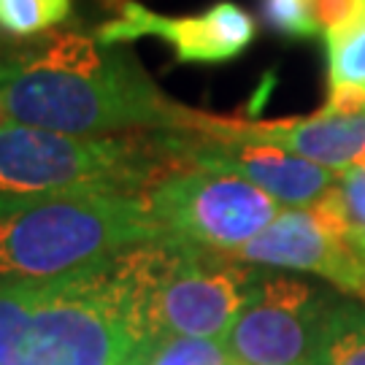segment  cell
Instances as JSON below:
<instances>
[{"label":"cell","instance_id":"obj_4","mask_svg":"<svg viewBox=\"0 0 365 365\" xmlns=\"http://www.w3.org/2000/svg\"><path fill=\"white\" fill-rule=\"evenodd\" d=\"M168 238L138 195H0V284L49 282Z\"/></svg>","mask_w":365,"mask_h":365},{"label":"cell","instance_id":"obj_14","mask_svg":"<svg viewBox=\"0 0 365 365\" xmlns=\"http://www.w3.org/2000/svg\"><path fill=\"white\" fill-rule=\"evenodd\" d=\"M314 365H365V306L339 303L333 309Z\"/></svg>","mask_w":365,"mask_h":365},{"label":"cell","instance_id":"obj_5","mask_svg":"<svg viewBox=\"0 0 365 365\" xmlns=\"http://www.w3.org/2000/svg\"><path fill=\"white\" fill-rule=\"evenodd\" d=\"M168 238L233 255L279 217V203L252 182L225 170H176L144 195Z\"/></svg>","mask_w":365,"mask_h":365},{"label":"cell","instance_id":"obj_10","mask_svg":"<svg viewBox=\"0 0 365 365\" xmlns=\"http://www.w3.org/2000/svg\"><path fill=\"white\" fill-rule=\"evenodd\" d=\"M195 135L211 141L276 146L336 173L365 165V117H325L319 111L306 119L244 122L203 111Z\"/></svg>","mask_w":365,"mask_h":365},{"label":"cell","instance_id":"obj_9","mask_svg":"<svg viewBox=\"0 0 365 365\" xmlns=\"http://www.w3.org/2000/svg\"><path fill=\"white\" fill-rule=\"evenodd\" d=\"M106 46H128L155 36L165 41L176 63L222 66L247 52L257 38L255 16L233 0H220L200 14L168 16L146 9L138 0H117V14L92 33Z\"/></svg>","mask_w":365,"mask_h":365},{"label":"cell","instance_id":"obj_19","mask_svg":"<svg viewBox=\"0 0 365 365\" xmlns=\"http://www.w3.org/2000/svg\"><path fill=\"white\" fill-rule=\"evenodd\" d=\"M3 122H9V119H6V114H3V108H0V125H3Z\"/></svg>","mask_w":365,"mask_h":365},{"label":"cell","instance_id":"obj_15","mask_svg":"<svg viewBox=\"0 0 365 365\" xmlns=\"http://www.w3.org/2000/svg\"><path fill=\"white\" fill-rule=\"evenodd\" d=\"M230 354L222 341L163 336L149 349L141 365H230Z\"/></svg>","mask_w":365,"mask_h":365},{"label":"cell","instance_id":"obj_16","mask_svg":"<svg viewBox=\"0 0 365 365\" xmlns=\"http://www.w3.org/2000/svg\"><path fill=\"white\" fill-rule=\"evenodd\" d=\"M262 22L274 33L292 41H306L322 36L312 16L309 0H260Z\"/></svg>","mask_w":365,"mask_h":365},{"label":"cell","instance_id":"obj_2","mask_svg":"<svg viewBox=\"0 0 365 365\" xmlns=\"http://www.w3.org/2000/svg\"><path fill=\"white\" fill-rule=\"evenodd\" d=\"M0 108L16 125L76 135H195L203 114L160 90L130 46L71 30L0 43Z\"/></svg>","mask_w":365,"mask_h":365},{"label":"cell","instance_id":"obj_3","mask_svg":"<svg viewBox=\"0 0 365 365\" xmlns=\"http://www.w3.org/2000/svg\"><path fill=\"white\" fill-rule=\"evenodd\" d=\"M190 168L179 133L76 135L3 122L0 195H138Z\"/></svg>","mask_w":365,"mask_h":365},{"label":"cell","instance_id":"obj_12","mask_svg":"<svg viewBox=\"0 0 365 365\" xmlns=\"http://www.w3.org/2000/svg\"><path fill=\"white\" fill-rule=\"evenodd\" d=\"M330 90L352 87L365 92V6L349 25L325 33Z\"/></svg>","mask_w":365,"mask_h":365},{"label":"cell","instance_id":"obj_17","mask_svg":"<svg viewBox=\"0 0 365 365\" xmlns=\"http://www.w3.org/2000/svg\"><path fill=\"white\" fill-rule=\"evenodd\" d=\"M336 192L352 238L365 249V165L341 170L336 179Z\"/></svg>","mask_w":365,"mask_h":365},{"label":"cell","instance_id":"obj_18","mask_svg":"<svg viewBox=\"0 0 365 365\" xmlns=\"http://www.w3.org/2000/svg\"><path fill=\"white\" fill-rule=\"evenodd\" d=\"M309 6H312V16L319 33L325 36V33L349 25L354 16L363 11L365 0H309Z\"/></svg>","mask_w":365,"mask_h":365},{"label":"cell","instance_id":"obj_20","mask_svg":"<svg viewBox=\"0 0 365 365\" xmlns=\"http://www.w3.org/2000/svg\"><path fill=\"white\" fill-rule=\"evenodd\" d=\"M230 365H244V363H235V360H233V363H230Z\"/></svg>","mask_w":365,"mask_h":365},{"label":"cell","instance_id":"obj_11","mask_svg":"<svg viewBox=\"0 0 365 365\" xmlns=\"http://www.w3.org/2000/svg\"><path fill=\"white\" fill-rule=\"evenodd\" d=\"M179 152L187 165L206 170H225L260 187L265 195L289 209H306L336 184L339 173L289 155L276 146L211 141L200 135L179 133Z\"/></svg>","mask_w":365,"mask_h":365},{"label":"cell","instance_id":"obj_6","mask_svg":"<svg viewBox=\"0 0 365 365\" xmlns=\"http://www.w3.org/2000/svg\"><path fill=\"white\" fill-rule=\"evenodd\" d=\"M336 306L300 279L260 274L222 344L244 365H314Z\"/></svg>","mask_w":365,"mask_h":365},{"label":"cell","instance_id":"obj_13","mask_svg":"<svg viewBox=\"0 0 365 365\" xmlns=\"http://www.w3.org/2000/svg\"><path fill=\"white\" fill-rule=\"evenodd\" d=\"M73 14V0H0V36L30 41L54 33Z\"/></svg>","mask_w":365,"mask_h":365},{"label":"cell","instance_id":"obj_1","mask_svg":"<svg viewBox=\"0 0 365 365\" xmlns=\"http://www.w3.org/2000/svg\"><path fill=\"white\" fill-rule=\"evenodd\" d=\"M184 244L157 238L49 282L0 284V365H141Z\"/></svg>","mask_w":365,"mask_h":365},{"label":"cell","instance_id":"obj_7","mask_svg":"<svg viewBox=\"0 0 365 365\" xmlns=\"http://www.w3.org/2000/svg\"><path fill=\"white\" fill-rule=\"evenodd\" d=\"M230 257L247 265L317 274L341 292L365 300V249L352 238L336 190L306 209L279 211L260 235Z\"/></svg>","mask_w":365,"mask_h":365},{"label":"cell","instance_id":"obj_8","mask_svg":"<svg viewBox=\"0 0 365 365\" xmlns=\"http://www.w3.org/2000/svg\"><path fill=\"white\" fill-rule=\"evenodd\" d=\"M257 279V271L230 255L184 244L182 257L155 300L160 333L225 341Z\"/></svg>","mask_w":365,"mask_h":365}]
</instances>
